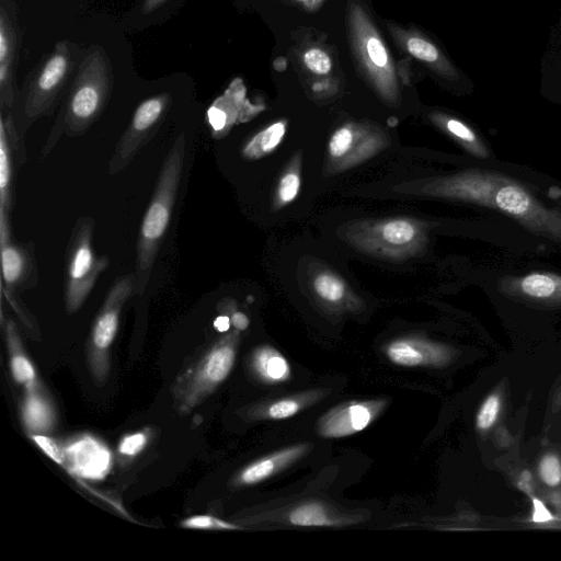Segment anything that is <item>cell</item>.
I'll use <instances>...</instances> for the list:
<instances>
[{"label":"cell","instance_id":"4dcf8cb0","mask_svg":"<svg viewBox=\"0 0 561 561\" xmlns=\"http://www.w3.org/2000/svg\"><path fill=\"white\" fill-rule=\"evenodd\" d=\"M538 472L541 481L550 486H557L561 483V460L554 454L545 455L538 466Z\"/></svg>","mask_w":561,"mask_h":561},{"label":"cell","instance_id":"83f0119b","mask_svg":"<svg viewBox=\"0 0 561 561\" xmlns=\"http://www.w3.org/2000/svg\"><path fill=\"white\" fill-rule=\"evenodd\" d=\"M358 130L350 126L336 129L328 144V154L333 169L350 153Z\"/></svg>","mask_w":561,"mask_h":561},{"label":"cell","instance_id":"30bf717a","mask_svg":"<svg viewBox=\"0 0 561 561\" xmlns=\"http://www.w3.org/2000/svg\"><path fill=\"white\" fill-rule=\"evenodd\" d=\"M22 45L19 7L0 0V110L10 112L15 101V77Z\"/></svg>","mask_w":561,"mask_h":561},{"label":"cell","instance_id":"4fadbf2b","mask_svg":"<svg viewBox=\"0 0 561 561\" xmlns=\"http://www.w3.org/2000/svg\"><path fill=\"white\" fill-rule=\"evenodd\" d=\"M500 290L514 299L545 307H561V275L551 272H531L522 276H506L499 283Z\"/></svg>","mask_w":561,"mask_h":561},{"label":"cell","instance_id":"d6a6232c","mask_svg":"<svg viewBox=\"0 0 561 561\" xmlns=\"http://www.w3.org/2000/svg\"><path fill=\"white\" fill-rule=\"evenodd\" d=\"M408 49L411 55L423 61L434 62L438 59V50L436 47L422 38H410Z\"/></svg>","mask_w":561,"mask_h":561},{"label":"cell","instance_id":"d590c367","mask_svg":"<svg viewBox=\"0 0 561 561\" xmlns=\"http://www.w3.org/2000/svg\"><path fill=\"white\" fill-rule=\"evenodd\" d=\"M147 443V436L144 433H135L125 436L119 446L118 450L125 456H135L144 449Z\"/></svg>","mask_w":561,"mask_h":561},{"label":"cell","instance_id":"ba28073f","mask_svg":"<svg viewBox=\"0 0 561 561\" xmlns=\"http://www.w3.org/2000/svg\"><path fill=\"white\" fill-rule=\"evenodd\" d=\"M136 294V274L121 276L108 290L96 314L88 342V362L96 380L108 371V348L115 339L125 302Z\"/></svg>","mask_w":561,"mask_h":561},{"label":"cell","instance_id":"d4e9b609","mask_svg":"<svg viewBox=\"0 0 561 561\" xmlns=\"http://www.w3.org/2000/svg\"><path fill=\"white\" fill-rule=\"evenodd\" d=\"M300 186V158L296 156L277 182L274 194V206L280 208L293 203L299 194Z\"/></svg>","mask_w":561,"mask_h":561},{"label":"cell","instance_id":"52a82bcc","mask_svg":"<svg viewBox=\"0 0 561 561\" xmlns=\"http://www.w3.org/2000/svg\"><path fill=\"white\" fill-rule=\"evenodd\" d=\"M93 229L92 218H81L69 241L65 286V305L69 314L80 309L100 274L108 266L107 256L98 255L93 250Z\"/></svg>","mask_w":561,"mask_h":561},{"label":"cell","instance_id":"1f68e13d","mask_svg":"<svg viewBox=\"0 0 561 561\" xmlns=\"http://www.w3.org/2000/svg\"><path fill=\"white\" fill-rule=\"evenodd\" d=\"M182 526L191 529H239L240 527L211 515H197L186 518Z\"/></svg>","mask_w":561,"mask_h":561},{"label":"cell","instance_id":"484cf974","mask_svg":"<svg viewBox=\"0 0 561 561\" xmlns=\"http://www.w3.org/2000/svg\"><path fill=\"white\" fill-rule=\"evenodd\" d=\"M387 144L379 135H360L358 131L357 137L350 153L337 164L334 170L342 171L351 168L380 151Z\"/></svg>","mask_w":561,"mask_h":561},{"label":"cell","instance_id":"7a4b0ae2","mask_svg":"<svg viewBox=\"0 0 561 561\" xmlns=\"http://www.w3.org/2000/svg\"><path fill=\"white\" fill-rule=\"evenodd\" d=\"M112 61L105 49L92 44L79 65L46 147L50 148L61 133L70 137L83 135L105 110L114 88Z\"/></svg>","mask_w":561,"mask_h":561},{"label":"cell","instance_id":"8fae6325","mask_svg":"<svg viewBox=\"0 0 561 561\" xmlns=\"http://www.w3.org/2000/svg\"><path fill=\"white\" fill-rule=\"evenodd\" d=\"M1 248V290L15 295V291L34 286L37 271L33 250L26 244L14 243L11 239L9 216L0 214Z\"/></svg>","mask_w":561,"mask_h":561},{"label":"cell","instance_id":"74e56055","mask_svg":"<svg viewBox=\"0 0 561 561\" xmlns=\"http://www.w3.org/2000/svg\"><path fill=\"white\" fill-rule=\"evenodd\" d=\"M533 503V515L531 519L534 523L543 524L554 519L552 513L547 508L541 500L536 496H530Z\"/></svg>","mask_w":561,"mask_h":561},{"label":"cell","instance_id":"5b68a950","mask_svg":"<svg viewBox=\"0 0 561 561\" xmlns=\"http://www.w3.org/2000/svg\"><path fill=\"white\" fill-rule=\"evenodd\" d=\"M343 233L362 252L394 261L416 255L427 241L424 224L408 217L356 221Z\"/></svg>","mask_w":561,"mask_h":561},{"label":"cell","instance_id":"f35d334b","mask_svg":"<svg viewBox=\"0 0 561 561\" xmlns=\"http://www.w3.org/2000/svg\"><path fill=\"white\" fill-rule=\"evenodd\" d=\"M171 0H140L139 10L142 15H151L162 9Z\"/></svg>","mask_w":561,"mask_h":561},{"label":"cell","instance_id":"7402d4cb","mask_svg":"<svg viewBox=\"0 0 561 561\" xmlns=\"http://www.w3.org/2000/svg\"><path fill=\"white\" fill-rule=\"evenodd\" d=\"M286 134V123H273L256 133L242 148V156L249 160H257L272 153L283 141Z\"/></svg>","mask_w":561,"mask_h":561},{"label":"cell","instance_id":"6da1fadb","mask_svg":"<svg viewBox=\"0 0 561 561\" xmlns=\"http://www.w3.org/2000/svg\"><path fill=\"white\" fill-rule=\"evenodd\" d=\"M405 191L495 209L527 230L561 243V209L547 207L522 183L502 173L471 169L430 179Z\"/></svg>","mask_w":561,"mask_h":561},{"label":"cell","instance_id":"7c38bea8","mask_svg":"<svg viewBox=\"0 0 561 561\" xmlns=\"http://www.w3.org/2000/svg\"><path fill=\"white\" fill-rule=\"evenodd\" d=\"M385 404L383 400H374L335 407L318 421L317 433L324 438H342L358 433L373 423Z\"/></svg>","mask_w":561,"mask_h":561},{"label":"cell","instance_id":"cb8c5ba5","mask_svg":"<svg viewBox=\"0 0 561 561\" xmlns=\"http://www.w3.org/2000/svg\"><path fill=\"white\" fill-rule=\"evenodd\" d=\"M311 288L322 302L329 305L343 304L350 294L346 283L329 270H320L312 276Z\"/></svg>","mask_w":561,"mask_h":561},{"label":"cell","instance_id":"3957f363","mask_svg":"<svg viewBox=\"0 0 561 561\" xmlns=\"http://www.w3.org/2000/svg\"><path fill=\"white\" fill-rule=\"evenodd\" d=\"M186 148L185 134H180L161 167L154 192L142 218L137 242L136 294L148 284L153 262L165 234L176 201Z\"/></svg>","mask_w":561,"mask_h":561},{"label":"cell","instance_id":"7bdbcfd3","mask_svg":"<svg viewBox=\"0 0 561 561\" xmlns=\"http://www.w3.org/2000/svg\"><path fill=\"white\" fill-rule=\"evenodd\" d=\"M273 66L277 71H284L287 66V60L284 57H278L274 60Z\"/></svg>","mask_w":561,"mask_h":561},{"label":"cell","instance_id":"836d02e7","mask_svg":"<svg viewBox=\"0 0 561 561\" xmlns=\"http://www.w3.org/2000/svg\"><path fill=\"white\" fill-rule=\"evenodd\" d=\"M305 64L312 72L318 75L328 73L331 69V60L328 55L317 48L305 54Z\"/></svg>","mask_w":561,"mask_h":561},{"label":"cell","instance_id":"60d3db41","mask_svg":"<svg viewBox=\"0 0 561 561\" xmlns=\"http://www.w3.org/2000/svg\"><path fill=\"white\" fill-rule=\"evenodd\" d=\"M230 325L231 321L229 316H219L214 322V327L221 333L229 331Z\"/></svg>","mask_w":561,"mask_h":561},{"label":"cell","instance_id":"ffe728a7","mask_svg":"<svg viewBox=\"0 0 561 561\" xmlns=\"http://www.w3.org/2000/svg\"><path fill=\"white\" fill-rule=\"evenodd\" d=\"M252 365L257 376L268 382H284L291 371L287 359L274 347L262 345L253 353Z\"/></svg>","mask_w":561,"mask_h":561},{"label":"cell","instance_id":"9c48e42d","mask_svg":"<svg viewBox=\"0 0 561 561\" xmlns=\"http://www.w3.org/2000/svg\"><path fill=\"white\" fill-rule=\"evenodd\" d=\"M171 103V93L163 92L144 100L137 106L110 160V174L126 168L140 148L156 135Z\"/></svg>","mask_w":561,"mask_h":561},{"label":"cell","instance_id":"2e32d148","mask_svg":"<svg viewBox=\"0 0 561 561\" xmlns=\"http://www.w3.org/2000/svg\"><path fill=\"white\" fill-rule=\"evenodd\" d=\"M308 449L309 445L299 444L260 458L238 474L237 483L242 485L260 483L299 459Z\"/></svg>","mask_w":561,"mask_h":561},{"label":"cell","instance_id":"9a60e30c","mask_svg":"<svg viewBox=\"0 0 561 561\" xmlns=\"http://www.w3.org/2000/svg\"><path fill=\"white\" fill-rule=\"evenodd\" d=\"M390 362L404 367H443L453 358L449 347L420 337H401L386 346Z\"/></svg>","mask_w":561,"mask_h":561},{"label":"cell","instance_id":"b9f144b4","mask_svg":"<svg viewBox=\"0 0 561 561\" xmlns=\"http://www.w3.org/2000/svg\"><path fill=\"white\" fill-rule=\"evenodd\" d=\"M549 499H550V502L551 504L557 508V511L560 513L561 515V490H559L558 492H553L552 494L549 495Z\"/></svg>","mask_w":561,"mask_h":561},{"label":"cell","instance_id":"ac0fdd59","mask_svg":"<svg viewBox=\"0 0 561 561\" xmlns=\"http://www.w3.org/2000/svg\"><path fill=\"white\" fill-rule=\"evenodd\" d=\"M541 85L561 90V13L553 24L540 60Z\"/></svg>","mask_w":561,"mask_h":561},{"label":"cell","instance_id":"277c9868","mask_svg":"<svg viewBox=\"0 0 561 561\" xmlns=\"http://www.w3.org/2000/svg\"><path fill=\"white\" fill-rule=\"evenodd\" d=\"M84 54L79 44L61 39L43 56L27 78L22 104L23 130L54 111L70 79H75Z\"/></svg>","mask_w":561,"mask_h":561},{"label":"cell","instance_id":"ab89813d","mask_svg":"<svg viewBox=\"0 0 561 561\" xmlns=\"http://www.w3.org/2000/svg\"><path fill=\"white\" fill-rule=\"evenodd\" d=\"M231 325L238 331H244L250 324L248 316L241 311L234 310L230 314Z\"/></svg>","mask_w":561,"mask_h":561},{"label":"cell","instance_id":"44dd1931","mask_svg":"<svg viewBox=\"0 0 561 561\" xmlns=\"http://www.w3.org/2000/svg\"><path fill=\"white\" fill-rule=\"evenodd\" d=\"M12 139L0 118V213L9 216L12 206Z\"/></svg>","mask_w":561,"mask_h":561},{"label":"cell","instance_id":"d6986e66","mask_svg":"<svg viewBox=\"0 0 561 561\" xmlns=\"http://www.w3.org/2000/svg\"><path fill=\"white\" fill-rule=\"evenodd\" d=\"M22 416L26 428L36 434L49 431L55 423L53 405L44 394L38 392L37 387L26 390Z\"/></svg>","mask_w":561,"mask_h":561},{"label":"cell","instance_id":"5bb4252c","mask_svg":"<svg viewBox=\"0 0 561 561\" xmlns=\"http://www.w3.org/2000/svg\"><path fill=\"white\" fill-rule=\"evenodd\" d=\"M64 448L65 463L80 478L104 479L112 467V454L99 439L84 435L69 442Z\"/></svg>","mask_w":561,"mask_h":561},{"label":"cell","instance_id":"8992f818","mask_svg":"<svg viewBox=\"0 0 561 561\" xmlns=\"http://www.w3.org/2000/svg\"><path fill=\"white\" fill-rule=\"evenodd\" d=\"M239 331L218 339L176 382L175 401L186 414L208 397L230 374L237 354Z\"/></svg>","mask_w":561,"mask_h":561},{"label":"cell","instance_id":"e575fe53","mask_svg":"<svg viewBox=\"0 0 561 561\" xmlns=\"http://www.w3.org/2000/svg\"><path fill=\"white\" fill-rule=\"evenodd\" d=\"M31 437L49 458L57 463H65L64 448H61L55 440L42 434H33Z\"/></svg>","mask_w":561,"mask_h":561},{"label":"cell","instance_id":"603a6c76","mask_svg":"<svg viewBox=\"0 0 561 561\" xmlns=\"http://www.w3.org/2000/svg\"><path fill=\"white\" fill-rule=\"evenodd\" d=\"M437 123L472 156L480 159L489 158V149L469 125L458 118L443 115L438 118Z\"/></svg>","mask_w":561,"mask_h":561},{"label":"cell","instance_id":"4316f807","mask_svg":"<svg viewBox=\"0 0 561 561\" xmlns=\"http://www.w3.org/2000/svg\"><path fill=\"white\" fill-rule=\"evenodd\" d=\"M288 520L295 526L304 527L334 526L339 524L330 516L327 508L317 502H309L295 507L290 511Z\"/></svg>","mask_w":561,"mask_h":561},{"label":"cell","instance_id":"ee69618b","mask_svg":"<svg viewBox=\"0 0 561 561\" xmlns=\"http://www.w3.org/2000/svg\"><path fill=\"white\" fill-rule=\"evenodd\" d=\"M558 401L561 402V389L560 391L558 392Z\"/></svg>","mask_w":561,"mask_h":561},{"label":"cell","instance_id":"e0dca14e","mask_svg":"<svg viewBox=\"0 0 561 561\" xmlns=\"http://www.w3.org/2000/svg\"><path fill=\"white\" fill-rule=\"evenodd\" d=\"M3 329L10 354L11 371L14 380L23 385L25 390L34 389L37 387L36 374L33 365L23 351L14 322L8 319L3 322Z\"/></svg>","mask_w":561,"mask_h":561},{"label":"cell","instance_id":"f1b7e54d","mask_svg":"<svg viewBox=\"0 0 561 561\" xmlns=\"http://www.w3.org/2000/svg\"><path fill=\"white\" fill-rule=\"evenodd\" d=\"M308 399L300 397L284 398L272 402L264 411L271 420H284L297 414L308 403Z\"/></svg>","mask_w":561,"mask_h":561},{"label":"cell","instance_id":"f546056e","mask_svg":"<svg viewBox=\"0 0 561 561\" xmlns=\"http://www.w3.org/2000/svg\"><path fill=\"white\" fill-rule=\"evenodd\" d=\"M501 398L496 393L490 394L483 401L476 417L478 430L485 432L495 424L501 411Z\"/></svg>","mask_w":561,"mask_h":561},{"label":"cell","instance_id":"8d00e7d4","mask_svg":"<svg viewBox=\"0 0 561 561\" xmlns=\"http://www.w3.org/2000/svg\"><path fill=\"white\" fill-rule=\"evenodd\" d=\"M367 51L369 58L378 67H383L387 64L388 57L381 42L375 37H371L367 42Z\"/></svg>","mask_w":561,"mask_h":561}]
</instances>
